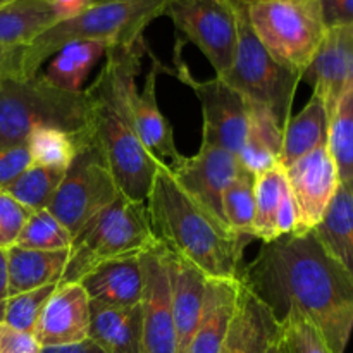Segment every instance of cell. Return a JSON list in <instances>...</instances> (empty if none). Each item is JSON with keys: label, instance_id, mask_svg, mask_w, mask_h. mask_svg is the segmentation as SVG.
Wrapping results in <instances>:
<instances>
[{"label": "cell", "instance_id": "6da1fadb", "mask_svg": "<svg viewBox=\"0 0 353 353\" xmlns=\"http://www.w3.org/2000/svg\"><path fill=\"white\" fill-rule=\"evenodd\" d=\"M240 279L278 321L295 307L319 327L331 352L347 350L353 333V278L312 231L264 243Z\"/></svg>", "mask_w": 353, "mask_h": 353}, {"label": "cell", "instance_id": "7a4b0ae2", "mask_svg": "<svg viewBox=\"0 0 353 353\" xmlns=\"http://www.w3.org/2000/svg\"><path fill=\"white\" fill-rule=\"evenodd\" d=\"M147 52L143 38L130 45L110 47L95 81L85 90L88 100V128L102 152L119 192L145 202L159 164L148 155L134 130L131 95Z\"/></svg>", "mask_w": 353, "mask_h": 353}, {"label": "cell", "instance_id": "3957f363", "mask_svg": "<svg viewBox=\"0 0 353 353\" xmlns=\"http://www.w3.org/2000/svg\"><path fill=\"white\" fill-rule=\"evenodd\" d=\"M145 203L159 243L192 262L207 278H240L243 248L250 240L231 233L186 195L168 169L155 172Z\"/></svg>", "mask_w": 353, "mask_h": 353}, {"label": "cell", "instance_id": "277c9868", "mask_svg": "<svg viewBox=\"0 0 353 353\" xmlns=\"http://www.w3.org/2000/svg\"><path fill=\"white\" fill-rule=\"evenodd\" d=\"M169 0H102L71 19L59 21L24 47V76H34L55 52L71 41H102L109 47L143 38L152 21L164 16Z\"/></svg>", "mask_w": 353, "mask_h": 353}, {"label": "cell", "instance_id": "5b68a950", "mask_svg": "<svg viewBox=\"0 0 353 353\" xmlns=\"http://www.w3.org/2000/svg\"><path fill=\"white\" fill-rule=\"evenodd\" d=\"M37 128H55L69 134L88 133L85 90L64 92L41 72L0 81V150L26 143Z\"/></svg>", "mask_w": 353, "mask_h": 353}, {"label": "cell", "instance_id": "8992f818", "mask_svg": "<svg viewBox=\"0 0 353 353\" xmlns=\"http://www.w3.org/2000/svg\"><path fill=\"white\" fill-rule=\"evenodd\" d=\"M159 241L152 231L147 203L119 193L110 205L93 216L72 240L61 283H79L102 262L140 255Z\"/></svg>", "mask_w": 353, "mask_h": 353}, {"label": "cell", "instance_id": "52a82bcc", "mask_svg": "<svg viewBox=\"0 0 353 353\" xmlns=\"http://www.w3.org/2000/svg\"><path fill=\"white\" fill-rule=\"evenodd\" d=\"M252 30L278 64L302 76L326 33L321 0H243Z\"/></svg>", "mask_w": 353, "mask_h": 353}, {"label": "cell", "instance_id": "ba28073f", "mask_svg": "<svg viewBox=\"0 0 353 353\" xmlns=\"http://www.w3.org/2000/svg\"><path fill=\"white\" fill-rule=\"evenodd\" d=\"M231 2L236 16V50L233 65L219 78L240 92L248 102L271 109L283 126H286L302 76L283 68L265 50L252 30L243 0Z\"/></svg>", "mask_w": 353, "mask_h": 353}, {"label": "cell", "instance_id": "9c48e42d", "mask_svg": "<svg viewBox=\"0 0 353 353\" xmlns=\"http://www.w3.org/2000/svg\"><path fill=\"white\" fill-rule=\"evenodd\" d=\"M92 134V133H90ZM119 186L93 138L81 145L68 165L48 210L72 234L119 195Z\"/></svg>", "mask_w": 353, "mask_h": 353}, {"label": "cell", "instance_id": "30bf717a", "mask_svg": "<svg viewBox=\"0 0 353 353\" xmlns=\"http://www.w3.org/2000/svg\"><path fill=\"white\" fill-rule=\"evenodd\" d=\"M164 16L200 48L216 76L230 71L236 50V16L231 0H169Z\"/></svg>", "mask_w": 353, "mask_h": 353}, {"label": "cell", "instance_id": "8fae6325", "mask_svg": "<svg viewBox=\"0 0 353 353\" xmlns=\"http://www.w3.org/2000/svg\"><path fill=\"white\" fill-rule=\"evenodd\" d=\"M143 272L141 292V353H178L172 314L169 250L157 243L140 255Z\"/></svg>", "mask_w": 353, "mask_h": 353}, {"label": "cell", "instance_id": "7c38bea8", "mask_svg": "<svg viewBox=\"0 0 353 353\" xmlns=\"http://www.w3.org/2000/svg\"><path fill=\"white\" fill-rule=\"evenodd\" d=\"M240 171L241 164L236 155L219 145L202 141L200 150L192 157H183L171 174L186 195L226 226L223 195Z\"/></svg>", "mask_w": 353, "mask_h": 353}, {"label": "cell", "instance_id": "4fadbf2b", "mask_svg": "<svg viewBox=\"0 0 353 353\" xmlns=\"http://www.w3.org/2000/svg\"><path fill=\"white\" fill-rule=\"evenodd\" d=\"M181 71V79L192 86L202 107V141L219 145L238 157L247 137L248 100L219 76L199 81L185 69Z\"/></svg>", "mask_w": 353, "mask_h": 353}, {"label": "cell", "instance_id": "5bb4252c", "mask_svg": "<svg viewBox=\"0 0 353 353\" xmlns=\"http://www.w3.org/2000/svg\"><path fill=\"white\" fill-rule=\"evenodd\" d=\"M285 171L296 210L292 234L310 233L323 221L340 185L336 164L326 145L293 162Z\"/></svg>", "mask_w": 353, "mask_h": 353}, {"label": "cell", "instance_id": "9a60e30c", "mask_svg": "<svg viewBox=\"0 0 353 353\" xmlns=\"http://www.w3.org/2000/svg\"><path fill=\"white\" fill-rule=\"evenodd\" d=\"M302 79L319 93L331 119L340 100L353 86V23L327 28Z\"/></svg>", "mask_w": 353, "mask_h": 353}, {"label": "cell", "instance_id": "2e32d148", "mask_svg": "<svg viewBox=\"0 0 353 353\" xmlns=\"http://www.w3.org/2000/svg\"><path fill=\"white\" fill-rule=\"evenodd\" d=\"M43 347L81 343L90 336V299L79 283H59L33 331Z\"/></svg>", "mask_w": 353, "mask_h": 353}, {"label": "cell", "instance_id": "e0dca14e", "mask_svg": "<svg viewBox=\"0 0 353 353\" xmlns=\"http://www.w3.org/2000/svg\"><path fill=\"white\" fill-rule=\"evenodd\" d=\"M157 61L152 64L150 72L141 92L134 90L131 95V114H133L134 130L145 150L159 164V168L168 169L169 172L183 161L185 155L179 154L174 143L172 126L168 117L162 114L157 103V90L155 81L159 74Z\"/></svg>", "mask_w": 353, "mask_h": 353}, {"label": "cell", "instance_id": "ac0fdd59", "mask_svg": "<svg viewBox=\"0 0 353 353\" xmlns=\"http://www.w3.org/2000/svg\"><path fill=\"white\" fill-rule=\"evenodd\" d=\"M279 334L281 324L271 309L241 283L233 321L219 353H265Z\"/></svg>", "mask_w": 353, "mask_h": 353}, {"label": "cell", "instance_id": "d6986e66", "mask_svg": "<svg viewBox=\"0 0 353 353\" xmlns=\"http://www.w3.org/2000/svg\"><path fill=\"white\" fill-rule=\"evenodd\" d=\"M140 255L102 262L86 272L79 285L86 292L90 302L107 307L138 305L143 292Z\"/></svg>", "mask_w": 353, "mask_h": 353}, {"label": "cell", "instance_id": "ffe728a7", "mask_svg": "<svg viewBox=\"0 0 353 353\" xmlns=\"http://www.w3.org/2000/svg\"><path fill=\"white\" fill-rule=\"evenodd\" d=\"M171 272L172 314H174L178 353H186L200 323L203 299L207 290V276L186 259L169 250Z\"/></svg>", "mask_w": 353, "mask_h": 353}, {"label": "cell", "instance_id": "44dd1931", "mask_svg": "<svg viewBox=\"0 0 353 353\" xmlns=\"http://www.w3.org/2000/svg\"><path fill=\"white\" fill-rule=\"evenodd\" d=\"M240 285V278H207L202 317L186 353H219L233 321Z\"/></svg>", "mask_w": 353, "mask_h": 353}, {"label": "cell", "instance_id": "7402d4cb", "mask_svg": "<svg viewBox=\"0 0 353 353\" xmlns=\"http://www.w3.org/2000/svg\"><path fill=\"white\" fill-rule=\"evenodd\" d=\"M285 126L271 109L248 102V128L238 154L241 168L257 176L279 164Z\"/></svg>", "mask_w": 353, "mask_h": 353}, {"label": "cell", "instance_id": "603a6c76", "mask_svg": "<svg viewBox=\"0 0 353 353\" xmlns=\"http://www.w3.org/2000/svg\"><path fill=\"white\" fill-rule=\"evenodd\" d=\"M90 340L105 353H141V309L90 302Z\"/></svg>", "mask_w": 353, "mask_h": 353}, {"label": "cell", "instance_id": "cb8c5ba5", "mask_svg": "<svg viewBox=\"0 0 353 353\" xmlns=\"http://www.w3.org/2000/svg\"><path fill=\"white\" fill-rule=\"evenodd\" d=\"M69 261V248L65 250H31V248L10 247L7 250V283L9 296L23 292L61 283Z\"/></svg>", "mask_w": 353, "mask_h": 353}, {"label": "cell", "instance_id": "d4e9b609", "mask_svg": "<svg viewBox=\"0 0 353 353\" xmlns=\"http://www.w3.org/2000/svg\"><path fill=\"white\" fill-rule=\"evenodd\" d=\"M324 250L353 278V183L340 181L323 221L312 230Z\"/></svg>", "mask_w": 353, "mask_h": 353}, {"label": "cell", "instance_id": "484cf974", "mask_svg": "<svg viewBox=\"0 0 353 353\" xmlns=\"http://www.w3.org/2000/svg\"><path fill=\"white\" fill-rule=\"evenodd\" d=\"M327 134H330V116H327L326 103L319 93L314 92L300 114L290 117L286 123L279 165L288 168L316 148L326 147Z\"/></svg>", "mask_w": 353, "mask_h": 353}, {"label": "cell", "instance_id": "4316f807", "mask_svg": "<svg viewBox=\"0 0 353 353\" xmlns=\"http://www.w3.org/2000/svg\"><path fill=\"white\" fill-rule=\"evenodd\" d=\"M57 23L52 0H12L0 7V47H28Z\"/></svg>", "mask_w": 353, "mask_h": 353}, {"label": "cell", "instance_id": "83f0119b", "mask_svg": "<svg viewBox=\"0 0 353 353\" xmlns=\"http://www.w3.org/2000/svg\"><path fill=\"white\" fill-rule=\"evenodd\" d=\"M109 45L102 41H71L50 57L41 74L50 85L64 92L79 93L100 59L105 57Z\"/></svg>", "mask_w": 353, "mask_h": 353}, {"label": "cell", "instance_id": "f1b7e54d", "mask_svg": "<svg viewBox=\"0 0 353 353\" xmlns=\"http://www.w3.org/2000/svg\"><path fill=\"white\" fill-rule=\"evenodd\" d=\"M286 192H288V179L283 165L276 164L274 168L255 176V216L254 228H252L254 240H261L262 243L278 240L276 212Z\"/></svg>", "mask_w": 353, "mask_h": 353}, {"label": "cell", "instance_id": "f546056e", "mask_svg": "<svg viewBox=\"0 0 353 353\" xmlns=\"http://www.w3.org/2000/svg\"><path fill=\"white\" fill-rule=\"evenodd\" d=\"M90 137V131L83 134H69L55 128H37L30 133L26 145L34 165L68 169Z\"/></svg>", "mask_w": 353, "mask_h": 353}, {"label": "cell", "instance_id": "4dcf8cb0", "mask_svg": "<svg viewBox=\"0 0 353 353\" xmlns=\"http://www.w3.org/2000/svg\"><path fill=\"white\" fill-rule=\"evenodd\" d=\"M64 172L65 169L43 168V165L33 164L3 192L9 193L14 200L23 203L30 210L48 209L62 178H64Z\"/></svg>", "mask_w": 353, "mask_h": 353}, {"label": "cell", "instance_id": "1f68e13d", "mask_svg": "<svg viewBox=\"0 0 353 353\" xmlns=\"http://www.w3.org/2000/svg\"><path fill=\"white\" fill-rule=\"evenodd\" d=\"M254 185L255 176L241 168L240 174L234 178V181L228 186L223 195L224 223L230 228L231 233L248 238V240H254L252 236L255 216Z\"/></svg>", "mask_w": 353, "mask_h": 353}, {"label": "cell", "instance_id": "d6a6232c", "mask_svg": "<svg viewBox=\"0 0 353 353\" xmlns=\"http://www.w3.org/2000/svg\"><path fill=\"white\" fill-rule=\"evenodd\" d=\"M327 148L336 164L340 181L353 183V86L331 116Z\"/></svg>", "mask_w": 353, "mask_h": 353}, {"label": "cell", "instance_id": "836d02e7", "mask_svg": "<svg viewBox=\"0 0 353 353\" xmlns=\"http://www.w3.org/2000/svg\"><path fill=\"white\" fill-rule=\"evenodd\" d=\"M72 234L48 209L33 210L28 217L16 247L31 250H65L71 248Z\"/></svg>", "mask_w": 353, "mask_h": 353}, {"label": "cell", "instance_id": "e575fe53", "mask_svg": "<svg viewBox=\"0 0 353 353\" xmlns=\"http://www.w3.org/2000/svg\"><path fill=\"white\" fill-rule=\"evenodd\" d=\"M279 324L286 353H333L319 327L295 307L286 310Z\"/></svg>", "mask_w": 353, "mask_h": 353}, {"label": "cell", "instance_id": "d590c367", "mask_svg": "<svg viewBox=\"0 0 353 353\" xmlns=\"http://www.w3.org/2000/svg\"><path fill=\"white\" fill-rule=\"evenodd\" d=\"M57 285L59 283H55V285L41 286V288H34L30 290V292L19 293V295L9 296L6 307H3L2 321L17 327V330L33 333L38 317H40L45 303L48 302Z\"/></svg>", "mask_w": 353, "mask_h": 353}, {"label": "cell", "instance_id": "8d00e7d4", "mask_svg": "<svg viewBox=\"0 0 353 353\" xmlns=\"http://www.w3.org/2000/svg\"><path fill=\"white\" fill-rule=\"evenodd\" d=\"M31 212L9 193L0 192V250H9L16 245Z\"/></svg>", "mask_w": 353, "mask_h": 353}, {"label": "cell", "instance_id": "74e56055", "mask_svg": "<svg viewBox=\"0 0 353 353\" xmlns=\"http://www.w3.org/2000/svg\"><path fill=\"white\" fill-rule=\"evenodd\" d=\"M33 165L26 143L0 150V192L12 185L28 168Z\"/></svg>", "mask_w": 353, "mask_h": 353}, {"label": "cell", "instance_id": "f35d334b", "mask_svg": "<svg viewBox=\"0 0 353 353\" xmlns=\"http://www.w3.org/2000/svg\"><path fill=\"white\" fill-rule=\"evenodd\" d=\"M0 353H41L33 333H26L0 321Z\"/></svg>", "mask_w": 353, "mask_h": 353}, {"label": "cell", "instance_id": "ab89813d", "mask_svg": "<svg viewBox=\"0 0 353 353\" xmlns=\"http://www.w3.org/2000/svg\"><path fill=\"white\" fill-rule=\"evenodd\" d=\"M326 28L353 23V0H321Z\"/></svg>", "mask_w": 353, "mask_h": 353}, {"label": "cell", "instance_id": "60d3db41", "mask_svg": "<svg viewBox=\"0 0 353 353\" xmlns=\"http://www.w3.org/2000/svg\"><path fill=\"white\" fill-rule=\"evenodd\" d=\"M24 76V47H0V81Z\"/></svg>", "mask_w": 353, "mask_h": 353}, {"label": "cell", "instance_id": "b9f144b4", "mask_svg": "<svg viewBox=\"0 0 353 353\" xmlns=\"http://www.w3.org/2000/svg\"><path fill=\"white\" fill-rule=\"evenodd\" d=\"M93 3H95L93 0H52V6H54L55 12H57L59 21H65L79 16L88 7H92Z\"/></svg>", "mask_w": 353, "mask_h": 353}, {"label": "cell", "instance_id": "7bdbcfd3", "mask_svg": "<svg viewBox=\"0 0 353 353\" xmlns=\"http://www.w3.org/2000/svg\"><path fill=\"white\" fill-rule=\"evenodd\" d=\"M41 353H105L95 341L88 340L81 341V343L64 345V347H43Z\"/></svg>", "mask_w": 353, "mask_h": 353}, {"label": "cell", "instance_id": "ee69618b", "mask_svg": "<svg viewBox=\"0 0 353 353\" xmlns=\"http://www.w3.org/2000/svg\"><path fill=\"white\" fill-rule=\"evenodd\" d=\"M9 299V283H7V250H0V321L3 316V307Z\"/></svg>", "mask_w": 353, "mask_h": 353}, {"label": "cell", "instance_id": "f6af8a7d", "mask_svg": "<svg viewBox=\"0 0 353 353\" xmlns=\"http://www.w3.org/2000/svg\"><path fill=\"white\" fill-rule=\"evenodd\" d=\"M265 353H286L285 345H283V341H281V334L278 336V340L272 341L271 347L268 348V352H265Z\"/></svg>", "mask_w": 353, "mask_h": 353}, {"label": "cell", "instance_id": "bcb514c9", "mask_svg": "<svg viewBox=\"0 0 353 353\" xmlns=\"http://www.w3.org/2000/svg\"><path fill=\"white\" fill-rule=\"evenodd\" d=\"M9 2H12V0H0V7L6 6V3H9Z\"/></svg>", "mask_w": 353, "mask_h": 353}, {"label": "cell", "instance_id": "7dc6e473", "mask_svg": "<svg viewBox=\"0 0 353 353\" xmlns=\"http://www.w3.org/2000/svg\"><path fill=\"white\" fill-rule=\"evenodd\" d=\"M93 2H102V0H93Z\"/></svg>", "mask_w": 353, "mask_h": 353}]
</instances>
